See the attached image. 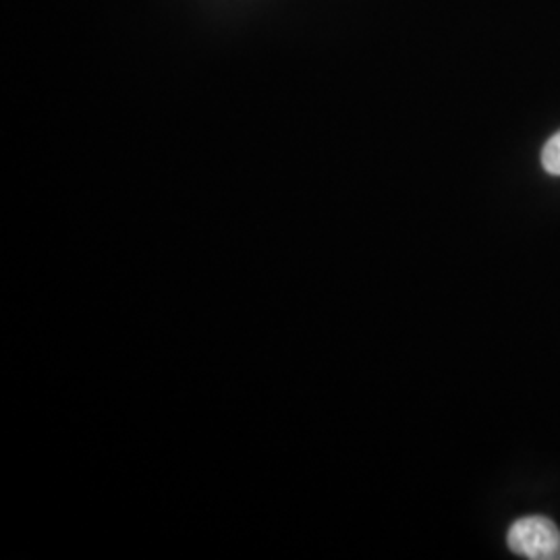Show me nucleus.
Segmentation results:
<instances>
[{
  "label": "nucleus",
  "mask_w": 560,
  "mask_h": 560,
  "mask_svg": "<svg viewBox=\"0 0 560 560\" xmlns=\"http://www.w3.org/2000/svg\"><path fill=\"white\" fill-rule=\"evenodd\" d=\"M509 548L523 559L560 560V532L548 517H523L506 534Z\"/></svg>",
  "instance_id": "f257e3e1"
},
{
  "label": "nucleus",
  "mask_w": 560,
  "mask_h": 560,
  "mask_svg": "<svg viewBox=\"0 0 560 560\" xmlns=\"http://www.w3.org/2000/svg\"><path fill=\"white\" fill-rule=\"evenodd\" d=\"M541 166L546 168V173L560 177V131L546 141L541 150Z\"/></svg>",
  "instance_id": "f03ea898"
}]
</instances>
